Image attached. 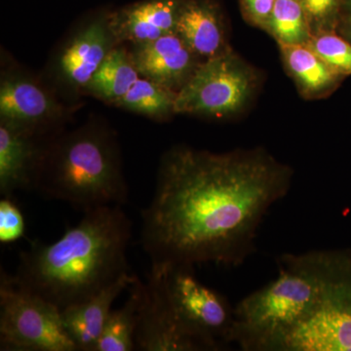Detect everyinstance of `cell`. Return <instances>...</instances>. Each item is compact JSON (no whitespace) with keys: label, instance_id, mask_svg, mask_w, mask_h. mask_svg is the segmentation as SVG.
Returning a JSON list of instances; mask_svg holds the SVG:
<instances>
[{"label":"cell","instance_id":"30bf717a","mask_svg":"<svg viewBox=\"0 0 351 351\" xmlns=\"http://www.w3.org/2000/svg\"><path fill=\"white\" fill-rule=\"evenodd\" d=\"M2 56L0 120L44 138L61 133L75 107L58 97L41 76Z\"/></svg>","mask_w":351,"mask_h":351},{"label":"cell","instance_id":"8fae6325","mask_svg":"<svg viewBox=\"0 0 351 351\" xmlns=\"http://www.w3.org/2000/svg\"><path fill=\"white\" fill-rule=\"evenodd\" d=\"M135 345L136 350L143 351H202L176 321L164 295L160 277L154 269L143 284Z\"/></svg>","mask_w":351,"mask_h":351},{"label":"cell","instance_id":"ffe728a7","mask_svg":"<svg viewBox=\"0 0 351 351\" xmlns=\"http://www.w3.org/2000/svg\"><path fill=\"white\" fill-rule=\"evenodd\" d=\"M176 92L141 76L113 107L154 121H167L176 114Z\"/></svg>","mask_w":351,"mask_h":351},{"label":"cell","instance_id":"603a6c76","mask_svg":"<svg viewBox=\"0 0 351 351\" xmlns=\"http://www.w3.org/2000/svg\"><path fill=\"white\" fill-rule=\"evenodd\" d=\"M308 21L311 34L336 32L343 13V0H298Z\"/></svg>","mask_w":351,"mask_h":351},{"label":"cell","instance_id":"ba28073f","mask_svg":"<svg viewBox=\"0 0 351 351\" xmlns=\"http://www.w3.org/2000/svg\"><path fill=\"white\" fill-rule=\"evenodd\" d=\"M0 350L77 351L64 326L61 311L16 285L3 271L0 278Z\"/></svg>","mask_w":351,"mask_h":351},{"label":"cell","instance_id":"277c9868","mask_svg":"<svg viewBox=\"0 0 351 351\" xmlns=\"http://www.w3.org/2000/svg\"><path fill=\"white\" fill-rule=\"evenodd\" d=\"M274 281L245 297L233 308L226 343L244 351H274L279 341L311 313L319 297L313 251L284 254Z\"/></svg>","mask_w":351,"mask_h":351},{"label":"cell","instance_id":"9c48e42d","mask_svg":"<svg viewBox=\"0 0 351 351\" xmlns=\"http://www.w3.org/2000/svg\"><path fill=\"white\" fill-rule=\"evenodd\" d=\"M119 45L110 13L98 14L76 25L50 58L43 80L62 101L76 107L97 69Z\"/></svg>","mask_w":351,"mask_h":351},{"label":"cell","instance_id":"52a82bcc","mask_svg":"<svg viewBox=\"0 0 351 351\" xmlns=\"http://www.w3.org/2000/svg\"><path fill=\"white\" fill-rule=\"evenodd\" d=\"M255 69L232 49L203 62L176 97V114L225 119L239 114L257 89Z\"/></svg>","mask_w":351,"mask_h":351},{"label":"cell","instance_id":"d6986e66","mask_svg":"<svg viewBox=\"0 0 351 351\" xmlns=\"http://www.w3.org/2000/svg\"><path fill=\"white\" fill-rule=\"evenodd\" d=\"M143 284L137 276L125 304L110 311L94 351L136 350L135 335L143 300Z\"/></svg>","mask_w":351,"mask_h":351},{"label":"cell","instance_id":"4316f807","mask_svg":"<svg viewBox=\"0 0 351 351\" xmlns=\"http://www.w3.org/2000/svg\"><path fill=\"white\" fill-rule=\"evenodd\" d=\"M343 13L351 18V0H343Z\"/></svg>","mask_w":351,"mask_h":351},{"label":"cell","instance_id":"6da1fadb","mask_svg":"<svg viewBox=\"0 0 351 351\" xmlns=\"http://www.w3.org/2000/svg\"><path fill=\"white\" fill-rule=\"evenodd\" d=\"M293 176L262 147L216 154L178 145L166 152L142 213L152 265L239 267L255 252L263 219L288 195Z\"/></svg>","mask_w":351,"mask_h":351},{"label":"cell","instance_id":"4fadbf2b","mask_svg":"<svg viewBox=\"0 0 351 351\" xmlns=\"http://www.w3.org/2000/svg\"><path fill=\"white\" fill-rule=\"evenodd\" d=\"M50 138L34 135L0 120V195L12 197L34 189L44 149Z\"/></svg>","mask_w":351,"mask_h":351},{"label":"cell","instance_id":"484cf974","mask_svg":"<svg viewBox=\"0 0 351 351\" xmlns=\"http://www.w3.org/2000/svg\"><path fill=\"white\" fill-rule=\"evenodd\" d=\"M337 29H339V32H341V36H343L346 40L351 43V18L343 15Z\"/></svg>","mask_w":351,"mask_h":351},{"label":"cell","instance_id":"5b68a950","mask_svg":"<svg viewBox=\"0 0 351 351\" xmlns=\"http://www.w3.org/2000/svg\"><path fill=\"white\" fill-rule=\"evenodd\" d=\"M317 302L274 351H351V251H313Z\"/></svg>","mask_w":351,"mask_h":351},{"label":"cell","instance_id":"3957f363","mask_svg":"<svg viewBox=\"0 0 351 351\" xmlns=\"http://www.w3.org/2000/svg\"><path fill=\"white\" fill-rule=\"evenodd\" d=\"M34 189L84 212L125 204L129 191L117 134L105 120L93 119L51 138Z\"/></svg>","mask_w":351,"mask_h":351},{"label":"cell","instance_id":"cb8c5ba5","mask_svg":"<svg viewBox=\"0 0 351 351\" xmlns=\"http://www.w3.org/2000/svg\"><path fill=\"white\" fill-rule=\"evenodd\" d=\"M25 232L24 216L11 197L0 200V242L10 244L23 239Z\"/></svg>","mask_w":351,"mask_h":351},{"label":"cell","instance_id":"9a60e30c","mask_svg":"<svg viewBox=\"0 0 351 351\" xmlns=\"http://www.w3.org/2000/svg\"><path fill=\"white\" fill-rule=\"evenodd\" d=\"M182 0H143L110 13L119 44H140L175 32Z\"/></svg>","mask_w":351,"mask_h":351},{"label":"cell","instance_id":"e0dca14e","mask_svg":"<svg viewBox=\"0 0 351 351\" xmlns=\"http://www.w3.org/2000/svg\"><path fill=\"white\" fill-rule=\"evenodd\" d=\"M280 49L288 73L306 98L325 96L345 77L307 45L280 46Z\"/></svg>","mask_w":351,"mask_h":351},{"label":"cell","instance_id":"7a4b0ae2","mask_svg":"<svg viewBox=\"0 0 351 351\" xmlns=\"http://www.w3.org/2000/svg\"><path fill=\"white\" fill-rule=\"evenodd\" d=\"M131 237V221L121 206L87 210L57 241L34 243L22 252L11 279L62 311L87 301L129 272Z\"/></svg>","mask_w":351,"mask_h":351},{"label":"cell","instance_id":"44dd1931","mask_svg":"<svg viewBox=\"0 0 351 351\" xmlns=\"http://www.w3.org/2000/svg\"><path fill=\"white\" fill-rule=\"evenodd\" d=\"M265 32L274 36L279 46L307 45L311 27L298 0H276Z\"/></svg>","mask_w":351,"mask_h":351},{"label":"cell","instance_id":"5bb4252c","mask_svg":"<svg viewBox=\"0 0 351 351\" xmlns=\"http://www.w3.org/2000/svg\"><path fill=\"white\" fill-rule=\"evenodd\" d=\"M175 32L203 62L230 50L223 12L213 0H182Z\"/></svg>","mask_w":351,"mask_h":351},{"label":"cell","instance_id":"d4e9b609","mask_svg":"<svg viewBox=\"0 0 351 351\" xmlns=\"http://www.w3.org/2000/svg\"><path fill=\"white\" fill-rule=\"evenodd\" d=\"M276 0H240L245 19L261 29H267Z\"/></svg>","mask_w":351,"mask_h":351},{"label":"cell","instance_id":"ac0fdd59","mask_svg":"<svg viewBox=\"0 0 351 351\" xmlns=\"http://www.w3.org/2000/svg\"><path fill=\"white\" fill-rule=\"evenodd\" d=\"M140 77L128 46L119 44L97 69L86 88V96L113 107Z\"/></svg>","mask_w":351,"mask_h":351},{"label":"cell","instance_id":"8992f818","mask_svg":"<svg viewBox=\"0 0 351 351\" xmlns=\"http://www.w3.org/2000/svg\"><path fill=\"white\" fill-rule=\"evenodd\" d=\"M178 324L202 351L221 350L228 343L233 307L223 295L196 278L188 265H152Z\"/></svg>","mask_w":351,"mask_h":351},{"label":"cell","instance_id":"7c38bea8","mask_svg":"<svg viewBox=\"0 0 351 351\" xmlns=\"http://www.w3.org/2000/svg\"><path fill=\"white\" fill-rule=\"evenodd\" d=\"M128 48L142 77L176 93L203 63L176 32L149 43L133 44Z\"/></svg>","mask_w":351,"mask_h":351},{"label":"cell","instance_id":"2e32d148","mask_svg":"<svg viewBox=\"0 0 351 351\" xmlns=\"http://www.w3.org/2000/svg\"><path fill=\"white\" fill-rule=\"evenodd\" d=\"M137 276L129 272L103 289L98 294L61 311L64 326L75 343L77 351H94L113 302L125 289L131 287Z\"/></svg>","mask_w":351,"mask_h":351},{"label":"cell","instance_id":"7402d4cb","mask_svg":"<svg viewBox=\"0 0 351 351\" xmlns=\"http://www.w3.org/2000/svg\"><path fill=\"white\" fill-rule=\"evenodd\" d=\"M307 46L341 75H351V43L335 32L313 34Z\"/></svg>","mask_w":351,"mask_h":351}]
</instances>
